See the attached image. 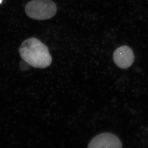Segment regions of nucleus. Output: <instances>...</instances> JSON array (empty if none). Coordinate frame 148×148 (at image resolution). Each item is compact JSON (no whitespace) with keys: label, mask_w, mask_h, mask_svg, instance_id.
<instances>
[{"label":"nucleus","mask_w":148,"mask_h":148,"mask_svg":"<svg viewBox=\"0 0 148 148\" xmlns=\"http://www.w3.org/2000/svg\"><path fill=\"white\" fill-rule=\"evenodd\" d=\"M88 148H122L121 141L115 135L104 133L91 140Z\"/></svg>","instance_id":"7ed1b4c3"},{"label":"nucleus","mask_w":148,"mask_h":148,"mask_svg":"<svg viewBox=\"0 0 148 148\" xmlns=\"http://www.w3.org/2000/svg\"><path fill=\"white\" fill-rule=\"evenodd\" d=\"M26 14L35 20H47L51 18L57 12L56 4L51 0H32L25 7Z\"/></svg>","instance_id":"f03ea898"},{"label":"nucleus","mask_w":148,"mask_h":148,"mask_svg":"<svg viewBox=\"0 0 148 148\" xmlns=\"http://www.w3.org/2000/svg\"><path fill=\"white\" fill-rule=\"evenodd\" d=\"M1 1H2V0H0V3H1Z\"/></svg>","instance_id":"39448f33"},{"label":"nucleus","mask_w":148,"mask_h":148,"mask_svg":"<svg viewBox=\"0 0 148 148\" xmlns=\"http://www.w3.org/2000/svg\"><path fill=\"white\" fill-rule=\"evenodd\" d=\"M19 53L24 61L35 68H46L52 62L48 47L35 38L23 41L19 48Z\"/></svg>","instance_id":"f257e3e1"},{"label":"nucleus","mask_w":148,"mask_h":148,"mask_svg":"<svg viewBox=\"0 0 148 148\" xmlns=\"http://www.w3.org/2000/svg\"><path fill=\"white\" fill-rule=\"evenodd\" d=\"M113 59L118 67L122 69H127L134 62V53L130 47L123 46L118 48L114 51Z\"/></svg>","instance_id":"20e7f679"}]
</instances>
